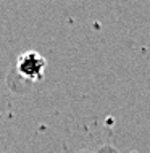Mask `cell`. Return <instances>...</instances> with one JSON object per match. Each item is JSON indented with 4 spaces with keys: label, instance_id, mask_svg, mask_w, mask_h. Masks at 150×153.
<instances>
[{
    "label": "cell",
    "instance_id": "obj_1",
    "mask_svg": "<svg viewBox=\"0 0 150 153\" xmlns=\"http://www.w3.org/2000/svg\"><path fill=\"white\" fill-rule=\"evenodd\" d=\"M47 60L36 50L23 52L16 60V71L21 77L32 82H39L44 79Z\"/></svg>",
    "mask_w": 150,
    "mask_h": 153
}]
</instances>
